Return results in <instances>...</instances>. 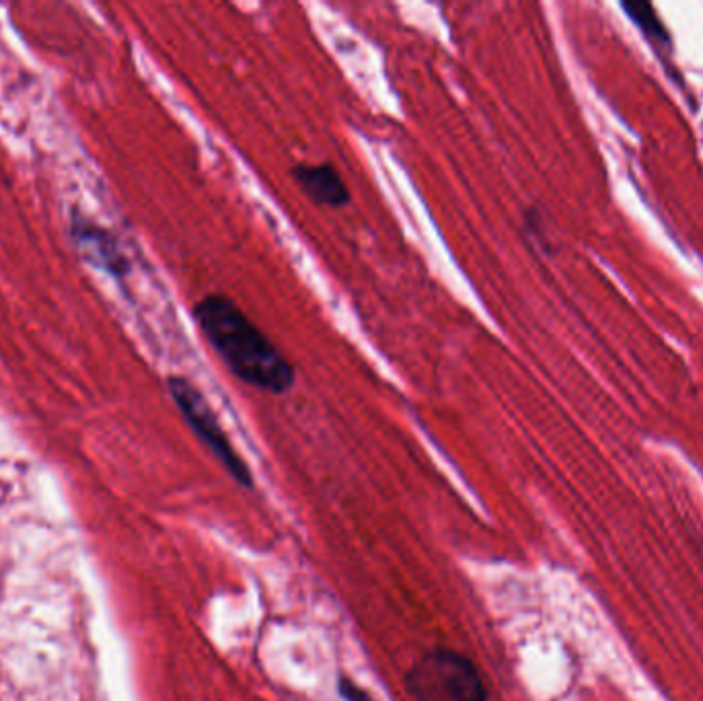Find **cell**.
<instances>
[{"instance_id":"cell-1","label":"cell","mask_w":703,"mask_h":701,"mask_svg":"<svg viewBox=\"0 0 703 701\" xmlns=\"http://www.w3.org/2000/svg\"><path fill=\"white\" fill-rule=\"evenodd\" d=\"M194 319L202 336L237 379L278 395L294 387L292 364L225 294L204 297L194 307Z\"/></svg>"},{"instance_id":"cell-3","label":"cell","mask_w":703,"mask_h":701,"mask_svg":"<svg viewBox=\"0 0 703 701\" xmlns=\"http://www.w3.org/2000/svg\"><path fill=\"white\" fill-rule=\"evenodd\" d=\"M169 393L181 412L183 420L194 430V434L202 440V445L218 459V463L229 471V475L243 488H253V477L247 463L231 445L227 432L222 430L214 410L210 408L208 399L200 393L196 385H192L183 377L169 379Z\"/></svg>"},{"instance_id":"cell-5","label":"cell","mask_w":703,"mask_h":701,"mask_svg":"<svg viewBox=\"0 0 703 701\" xmlns=\"http://www.w3.org/2000/svg\"><path fill=\"white\" fill-rule=\"evenodd\" d=\"M621 9L625 11V15L632 19V23L646 35L648 40H652L654 44H671V35L666 31L664 23L660 21L658 13L654 11V7L650 3H644V0H625L621 3Z\"/></svg>"},{"instance_id":"cell-4","label":"cell","mask_w":703,"mask_h":701,"mask_svg":"<svg viewBox=\"0 0 703 701\" xmlns=\"http://www.w3.org/2000/svg\"><path fill=\"white\" fill-rule=\"evenodd\" d=\"M292 175L296 183H299L303 194L319 206L342 208L352 200L350 190L346 186V181L342 179L340 171L329 163L296 165L292 169Z\"/></svg>"},{"instance_id":"cell-2","label":"cell","mask_w":703,"mask_h":701,"mask_svg":"<svg viewBox=\"0 0 703 701\" xmlns=\"http://www.w3.org/2000/svg\"><path fill=\"white\" fill-rule=\"evenodd\" d=\"M407 689L418 701H488V687L461 652L438 648L407 673Z\"/></svg>"},{"instance_id":"cell-6","label":"cell","mask_w":703,"mask_h":701,"mask_svg":"<svg viewBox=\"0 0 703 701\" xmlns=\"http://www.w3.org/2000/svg\"><path fill=\"white\" fill-rule=\"evenodd\" d=\"M338 689H340V695H342L346 701H375L364 689H360L356 683H352V681H348V679H340Z\"/></svg>"}]
</instances>
